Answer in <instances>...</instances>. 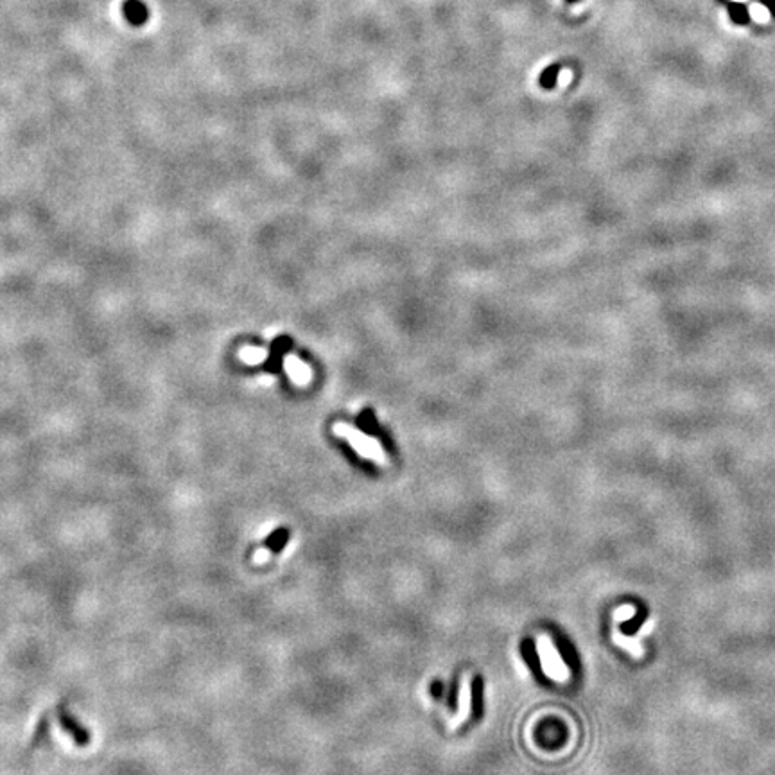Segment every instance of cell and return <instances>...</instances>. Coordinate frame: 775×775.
Here are the masks:
<instances>
[{"label": "cell", "mask_w": 775, "mask_h": 775, "mask_svg": "<svg viewBox=\"0 0 775 775\" xmlns=\"http://www.w3.org/2000/svg\"><path fill=\"white\" fill-rule=\"evenodd\" d=\"M332 431L338 438L347 440V442L350 443V447L354 449L359 456L366 458L368 461H374V463H377V465L381 467L390 465V460H388L386 452H384L383 445H381L379 440L368 436V434H365L363 431L356 429L354 425L345 424V422H336Z\"/></svg>", "instance_id": "6da1fadb"}, {"label": "cell", "mask_w": 775, "mask_h": 775, "mask_svg": "<svg viewBox=\"0 0 775 775\" xmlns=\"http://www.w3.org/2000/svg\"><path fill=\"white\" fill-rule=\"evenodd\" d=\"M537 653L540 659V666L542 671L546 673V677H549L555 682H567L569 680V668L562 659L560 652H558L557 644L553 643V639L546 634H540L537 637Z\"/></svg>", "instance_id": "7a4b0ae2"}, {"label": "cell", "mask_w": 775, "mask_h": 775, "mask_svg": "<svg viewBox=\"0 0 775 775\" xmlns=\"http://www.w3.org/2000/svg\"><path fill=\"white\" fill-rule=\"evenodd\" d=\"M470 714H472V677L470 673H465L458 686V709L449 720V729L454 730L463 725Z\"/></svg>", "instance_id": "3957f363"}, {"label": "cell", "mask_w": 775, "mask_h": 775, "mask_svg": "<svg viewBox=\"0 0 775 775\" xmlns=\"http://www.w3.org/2000/svg\"><path fill=\"white\" fill-rule=\"evenodd\" d=\"M58 721H60L61 729H63L65 732L76 741L78 747H87V745L90 743V730L85 729V727L76 720V716H74L72 712L67 711L65 703H61V705L58 707Z\"/></svg>", "instance_id": "277c9868"}, {"label": "cell", "mask_w": 775, "mask_h": 775, "mask_svg": "<svg viewBox=\"0 0 775 775\" xmlns=\"http://www.w3.org/2000/svg\"><path fill=\"white\" fill-rule=\"evenodd\" d=\"M284 368L288 372L289 379L295 384H298V386H306V384L310 383V379H312V372H310L309 365H306L304 361L298 359L293 354L284 357Z\"/></svg>", "instance_id": "5b68a950"}, {"label": "cell", "mask_w": 775, "mask_h": 775, "mask_svg": "<svg viewBox=\"0 0 775 775\" xmlns=\"http://www.w3.org/2000/svg\"><path fill=\"white\" fill-rule=\"evenodd\" d=\"M123 11L126 20L129 23H133V25H142V23H146L147 19H149L147 6L142 0H126L123 6Z\"/></svg>", "instance_id": "8992f818"}, {"label": "cell", "mask_w": 775, "mask_h": 775, "mask_svg": "<svg viewBox=\"0 0 775 775\" xmlns=\"http://www.w3.org/2000/svg\"><path fill=\"white\" fill-rule=\"evenodd\" d=\"M729 14L730 20L736 25H747V23H750V11H748L747 4H743V2H730Z\"/></svg>", "instance_id": "52a82bcc"}, {"label": "cell", "mask_w": 775, "mask_h": 775, "mask_svg": "<svg viewBox=\"0 0 775 775\" xmlns=\"http://www.w3.org/2000/svg\"><path fill=\"white\" fill-rule=\"evenodd\" d=\"M558 74H560V65L553 63V65H549V67H546V69L540 72V78H538L540 87L547 88V90H551V88L557 87Z\"/></svg>", "instance_id": "ba28073f"}, {"label": "cell", "mask_w": 775, "mask_h": 775, "mask_svg": "<svg viewBox=\"0 0 775 775\" xmlns=\"http://www.w3.org/2000/svg\"><path fill=\"white\" fill-rule=\"evenodd\" d=\"M241 357L242 361H246L248 365H259V363H264L266 357H268V352L264 350V348H244V350L241 352Z\"/></svg>", "instance_id": "9c48e42d"}, {"label": "cell", "mask_w": 775, "mask_h": 775, "mask_svg": "<svg viewBox=\"0 0 775 775\" xmlns=\"http://www.w3.org/2000/svg\"><path fill=\"white\" fill-rule=\"evenodd\" d=\"M47 729H49V720H47V716H41L40 723H38V727H36V732H34V736H32V743H31L32 747H36L41 739L45 738Z\"/></svg>", "instance_id": "30bf717a"}, {"label": "cell", "mask_w": 775, "mask_h": 775, "mask_svg": "<svg viewBox=\"0 0 775 775\" xmlns=\"http://www.w3.org/2000/svg\"><path fill=\"white\" fill-rule=\"evenodd\" d=\"M614 619L616 621H625V619H630L632 616H635V608L632 605H623L621 608H617L616 612H614Z\"/></svg>", "instance_id": "8fae6325"}, {"label": "cell", "mask_w": 775, "mask_h": 775, "mask_svg": "<svg viewBox=\"0 0 775 775\" xmlns=\"http://www.w3.org/2000/svg\"><path fill=\"white\" fill-rule=\"evenodd\" d=\"M763 6H766V10L770 11L772 19H775V0H759Z\"/></svg>", "instance_id": "7c38bea8"}, {"label": "cell", "mask_w": 775, "mask_h": 775, "mask_svg": "<svg viewBox=\"0 0 775 775\" xmlns=\"http://www.w3.org/2000/svg\"><path fill=\"white\" fill-rule=\"evenodd\" d=\"M652 626H653V621L650 619V621H648V623H644V625L641 626V630H639V635H648V634H650V630H652Z\"/></svg>", "instance_id": "4fadbf2b"}, {"label": "cell", "mask_w": 775, "mask_h": 775, "mask_svg": "<svg viewBox=\"0 0 775 775\" xmlns=\"http://www.w3.org/2000/svg\"><path fill=\"white\" fill-rule=\"evenodd\" d=\"M566 2H567V4H578L580 0H566Z\"/></svg>", "instance_id": "5bb4252c"}]
</instances>
